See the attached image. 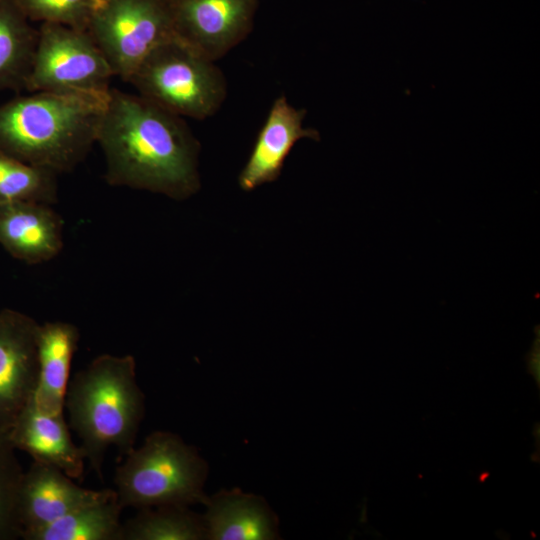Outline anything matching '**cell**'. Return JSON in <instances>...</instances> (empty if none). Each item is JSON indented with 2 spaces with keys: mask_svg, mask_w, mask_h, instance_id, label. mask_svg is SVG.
I'll return each mask as SVG.
<instances>
[{
  "mask_svg": "<svg viewBox=\"0 0 540 540\" xmlns=\"http://www.w3.org/2000/svg\"><path fill=\"white\" fill-rule=\"evenodd\" d=\"M96 144L111 186L184 200L200 188L199 142L183 118L139 94L111 88Z\"/></svg>",
  "mask_w": 540,
  "mask_h": 540,
  "instance_id": "6da1fadb",
  "label": "cell"
},
{
  "mask_svg": "<svg viewBox=\"0 0 540 540\" xmlns=\"http://www.w3.org/2000/svg\"><path fill=\"white\" fill-rule=\"evenodd\" d=\"M28 93L0 105V150L57 175L71 172L96 144L109 92Z\"/></svg>",
  "mask_w": 540,
  "mask_h": 540,
  "instance_id": "7a4b0ae2",
  "label": "cell"
},
{
  "mask_svg": "<svg viewBox=\"0 0 540 540\" xmlns=\"http://www.w3.org/2000/svg\"><path fill=\"white\" fill-rule=\"evenodd\" d=\"M64 408L90 468L102 479L106 451L126 455L135 444L145 411L130 355L101 354L70 378Z\"/></svg>",
  "mask_w": 540,
  "mask_h": 540,
  "instance_id": "3957f363",
  "label": "cell"
},
{
  "mask_svg": "<svg viewBox=\"0 0 540 540\" xmlns=\"http://www.w3.org/2000/svg\"><path fill=\"white\" fill-rule=\"evenodd\" d=\"M207 473L195 447L172 432L154 431L116 468L115 492L123 508L205 504Z\"/></svg>",
  "mask_w": 540,
  "mask_h": 540,
  "instance_id": "277c9868",
  "label": "cell"
},
{
  "mask_svg": "<svg viewBox=\"0 0 540 540\" xmlns=\"http://www.w3.org/2000/svg\"><path fill=\"white\" fill-rule=\"evenodd\" d=\"M214 62L173 34L145 57L128 82L171 113L205 119L216 113L227 93Z\"/></svg>",
  "mask_w": 540,
  "mask_h": 540,
  "instance_id": "5b68a950",
  "label": "cell"
},
{
  "mask_svg": "<svg viewBox=\"0 0 540 540\" xmlns=\"http://www.w3.org/2000/svg\"><path fill=\"white\" fill-rule=\"evenodd\" d=\"M112 77L109 63L86 30L40 24L25 90L105 95Z\"/></svg>",
  "mask_w": 540,
  "mask_h": 540,
  "instance_id": "8992f818",
  "label": "cell"
},
{
  "mask_svg": "<svg viewBox=\"0 0 540 540\" xmlns=\"http://www.w3.org/2000/svg\"><path fill=\"white\" fill-rule=\"evenodd\" d=\"M86 31L114 76L126 82L145 57L174 34L168 0H100Z\"/></svg>",
  "mask_w": 540,
  "mask_h": 540,
  "instance_id": "52a82bcc",
  "label": "cell"
},
{
  "mask_svg": "<svg viewBox=\"0 0 540 540\" xmlns=\"http://www.w3.org/2000/svg\"><path fill=\"white\" fill-rule=\"evenodd\" d=\"M39 324L19 310H0V439L34 398Z\"/></svg>",
  "mask_w": 540,
  "mask_h": 540,
  "instance_id": "ba28073f",
  "label": "cell"
},
{
  "mask_svg": "<svg viewBox=\"0 0 540 540\" xmlns=\"http://www.w3.org/2000/svg\"><path fill=\"white\" fill-rule=\"evenodd\" d=\"M259 0H168L174 35L216 61L252 30Z\"/></svg>",
  "mask_w": 540,
  "mask_h": 540,
  "instance_id": "9c48e42d",
  "label": "cell"
},
{
  "mask_svg": "<svg viewBox=\"0 0 540 540\" xmlns=\"http://www.w3.org/2000/svg\"><path fill=\"white\" fill-rule=\"evenodd\" d=\"M73 480L55 467L33 461L23 473L18 493L21 537L78 508L116 495L113 489L92 490Z\"/></svg>",
  "mask_w": 540,
  "mask_h": 540,
  "instance_id": "30bf717a",
  "label": "cell"
},
{
  "mask_svg": "<svg viewBox=\"0 0 540 540\" xmlns=\"http://www.w3.org/2000/svg\"><path fill=\"white\" fill-rule=\"evenodd\" d=\"M53 205L20 201L0 205V245L29 265L48 262L64 246V221Z\"/></svg>",
  "mask_w": 540,
  "mask_h": 540,
  "instance_id": "8fae6325",
  "label": "cell"
},
{
  "mask_svg": "<svg viewBox=\"0 0 540 540\" xmlns=\"http://www.w3.org/2000/svg\"><path fill=\"white\" fill-rule=\"evenodd\" d=\"M305 114L304 109L292 106L285 96L274 101L239 174L238 183L242 190L251 191L275 181L287 156L300 139L319 140L317 130L303 127Z\"/></svg>",
  "mask_w": 540,
  "mask_h": 540,
  "instance_id": "7c38bea8",
  "label": "cell"
},
{
  "mask_svg": "<svg viewBox=\"0 0 540 540\" xmlns=\"http://www.w3.org/2000/svg\"><path fill=\"white\" fill-rule=\"evenodd\" d=\"M5 440L33 461L55 467L72 479L84 474L86 455L71 437L63 414H47L32 400L17 418Z\"/></svg>",
  "mask_w": 540,
  "mask_h": 540,
  "instance_id": "4fadbf2b",
  "label": "cell"
},
{
  "mask_svg": "<svg viewBox=\"0 0 540 540\" xmlns=\"http://www.w3.org/2000/svg\"><path fill=\"white\" fill-rule=\"evenodd\" d=\"M202 515L208 540H273L278 520L266 501L239 489L208 497Z\"/></svg>",
  "mask_w": 540,
  "mask_h": 540,
  "instance_id": "5bb4252c",
  "label": "cell"
},
{
  "mask_svg": "<svg viewBox=\"0 0 540 540\" xmlns=\"http://www.w3.org/2000/svg\"><path fill=\"white\" fill-rule=\"evenodd\" d=\"M80 332L66 321L39 324L37 332L38 381L33 401L47 414H63L70 369Z\"/></svg>",
  "mask_w": 540,
  "mask_h": 540,
  "instance_id": "9a60e30c",
  "label": "cell"
},
{
  "mask_svg": "<svg viewBox=\"0 0 540 540\" xmlns=\"http://www.w3.org/2000/svg\"><path fill=\"white\" fill-rule=\"evenodd\" d=\"M30 22L17 0H0V93L25 90L38 37Z\"/></svg>",
  "mask_w": 540,
  "mask_h": 540,
  "instance_id": "2e32d148",
  "label": "cell"
},
{
  "mask_svg": "<svg viewBox=\"0 0 540 540\" xmlns=\"http://www.w3.org/2000/svg\"><path fill=\"white\" fill-rule=\"evenodd\" d=\"M124 508L117 494L78 508L54 522L24 534V540H122Z\"/></svg>",
  "mask_w": 540,
  "mask_h": 540,
  "instance_id": "e0dca14e",
  "label": "cell"
},
{
  "mask_svg": "<svg viewBox=\"0 0 540 540\" xmlns=\"http://www.w3.org/2000/svg\"><path fill=\"white\" fill-rule=\"evenodd\" d=\"M206 528L202 515L188 506L140 508L123 522L122 540H202Z\"/></svg>",
  "mask_w": 540,
  "mask_h": 540,
  "instance_id": "ac0fdd59",
  "label": "cell"
},
{
  "mask_svg": "<svg viewBox=\"0 0 540 540\" xmlns=\"http://www.w3.org/2000/svg\"><path fill=\"white\" fill-rule=\"evenodd\" d=\"M57 177L0 150V205L20 201L54 205L58 200Z\"/></svg>",
  "mask_w": 540,
  "mask_h": 540,
  "instance_id": "d6986e66",
  "label": "cell"
},
{
  "mask_svg": "<svg viewBox=\"0 0 540 540\" xmlns=\"http://www.w3.org/2000/svg\"><path fill=\"white\" fill-rule=\"evenodd\" d=\"M23 473L15 449L0 439V540L21 538L17 503Z\"/></svg>",
  "mask_w": 540,
  "mask_h": 540,
  "instance_id": "ffe728a7",
  "label": "cell"
},
{
  "mask_svg": "<svg viewBox=\"0 0 540 540\" xmlns=\"http://www.w3.org/2000/svg\"><path fill=\"white\" fill-rule=\"evenodd\" d=\"M100 0H17L30 21L86 30Z\"/></svg>",
  "mask_w": 540,
  "mask_h": 540,
  "instance_id": "44dd1931",
  "label": "cell"
}]
</instances>
